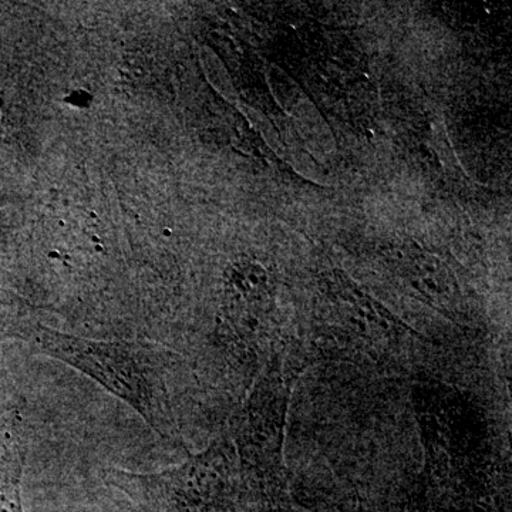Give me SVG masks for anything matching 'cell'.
<instances>
[{
	"label": "cell",
	"instance_id": "6da1fadb",
	"mask_svg": "<svg viewBox=\"0 0 512 512\" xmlns=\"http://www.w3.org/2000/svg\"><path fill=\"white\" fill-rule=\"evenodd\" d=\"M35 345L133 407L158 436L171 437L168 372L175 356L170 350L150 343L77 338L47 328L37 330Z\"/></svg>",
	"mask_w": 512,
	"mask_h": 512
},
{
	"label": "cell",
	"instance_id": "7a4b0ae2",
	"mask_svg": "<svg viewBox=\"0 0 512 512\" xmlns=\"http://www.w3.org/2000/svg\"><path fill=\"white\" fill-rule=\"evenodd\" d=\"M22 466L19 447L15 446L8 467L3 471V476H0V512H23L20 500Z\"/></svg>",
	"mask_w": 512,
	"mask_h": 512
}]
</instances>
